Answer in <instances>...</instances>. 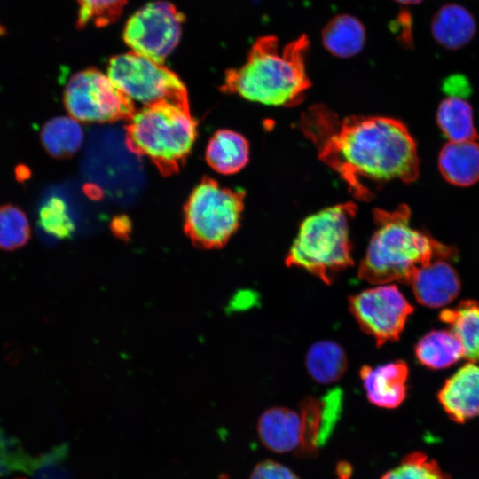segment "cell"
I'll use <instances>...</instances> for the list:
<instances>
[{
    "label": "cell",
    "mask_w": 479,
    "mask_h": 479,
    "mask_svg": "<svg viewBox=\"0 0 479 479\" xmlns=\"http://www.w3.org/2000/svg\"><path fill=\"white\" fill-rule=\"evenodd\" d=\"M318 156L347 184L352 196L370 201L365 182H414L420 174L417 145L406 125L386 116L340 118L321 104L311 106L298 123Z\"/></svg>",
    "instance_id": "cell-1"
},
{
    "label": "cell",
    "mask_w": 479,
    "mask_h": 479,
    "mask_svg": "<svg viewBox=\"0 0 479 479\" xmlns=\"http://www.w3.org/2000/svg\"><path fill=\"white\" fill-rule=\"evenodd\" d=\"M308 47L305 35L281 49L275 36L260 37L245 64L225 72L221 90L266 106H296L310 87L305 69Z\"/></svg>",
    "instance_id": "cell-2"
},
{
    "label": "cell",
    "mask_w": 479,
    "mask_h": 479,
    "mask_svg": "<svg viewBox=\"0 0 479 479\" xmlns=\"http://www.w3.org/2000/svg\"><path fill=\"white\" fill-rule=\"evenodd\" d=\"M375 230L358 268L360 279L373 285L409 284L414 272L436 257L452 259L456 251L411 226L406 205L373 211Z\"/></svg>",
    "instance_id": "cell-3"
},
{
    "label": "cell",
    "mask_w": 479,
    "mask_h": 479,
    "mask_svg": "<svg viewBox=\"0 0 479 479\" xmlns=\"http://www.w3.org/2000/svg\"><path fill=\"white\" fill-rule=\"evenodd\" d=\"M126 122L125 142L130 152L147 158L164 176L179 171L197 136L189 106L169 102L144 106Z\"/></svg>",
    "instance_id": "cell-4"
},
{
    "label": "cell",
    "mask_w": 479,
    "mask_h": 479,
    "mask_svg": "<svg viewBox=\"0 0 479 479\" xmlns=\"http://www.w3.org/2000/svg\"><path fill=\"white\" fill-rule=\"evenodd\" d=\"M357 206L337 204L307 216L285 259L288 267L301 268L330 285L337 273L353 265L349 224Z\"/></svg>",
    "instance_id": "cell-5"
},
{
    "label": "cell",
    "mask_w": 479,
    "mask_h": 479,
    "mask_svg": "<svg viewBox=\"0 0 479 479\" xmlns=\"http://www.w3.org/2000/svg\"><path fill=\"white\" fill-rule=\"evenodd\" d=\"M245 192L221 186L205 177L194 187L184 208L185 232L203 248L224 247L240 226Z\"/></svg>",
    "instance_id": "cell-6"
},
{
    "label": "cell",
    "mask_w": 479,
    "mask_h": 479,
    "mask_svg": "<svg viewBox=\"0 0 479 479\" xmlns=\"http://www.w3.org/2000/svg\"><path fill=\"white\" fill-rule=\"evenodd\" d=\"M107 75L127 97L143 106L160 102L189 106L186 87L177 74L133 51L112 57Z\"/></svg>",
    "instance_id": "cell-7"
},
{
    "label": "cell",
    "mask_w": 479,
    "mask_h": 479,
    "mask_svg": "<svg viewBox=\"0 0 479 479\" xmlns=\"http://www.w3.org/2000/svg\"><path fill=\"white\" fill-rule=\"evenodd\" d=\"M262 443L276 452L314 453L326 440V425L318 404L302 401L300 410L275 407L265 411L258 421Z\"/></svg>",
    "instance_id": "cell-8"
},
{
    "label": "cell",
    "mask_w": 479,
    "mask_h": 479,
    "mask_svg": "<svg viewBox=\"0 0 479 479\" xmlns=\"http://www.w3.org/2000/svg\"><path fill=\"white\" fill-rule=\"evenodd\" d=\"M64 104L70 116L82 122L127 121L136 110L134 102L96 68L79 71L69 78Z\"/></svg>",
    "instance_id": "cell-9"
},
{
    "label": "cell",
    "mask_w": 479,
    "mask_h": 479,
    "mask_svg": "<svg viewBox=\"0 0 479 479\" xmlns=\"http://www.w3.org/2000/svg\"><path fill=\"white\" fill-rule=\"evenodd\" d=\"M185 17L167 1L142 6L127 20L122 38L131 51L162 63L177 46Z\"/></svg>",
    "instance_id": "cell-10"
},
{
    "label": "cell",
    "mask_w": 479,
    "mask_h": 479,
    "mask_svg": "<svg viewBox=\"0 0 479 479\" xmlns=\"http://www.w3.org/2000/svg\"><path fill=\"white\" fill-rule=\"evenodd\" d=\"M351 314L378 346L398 340L413 307L394 284L378 285L351 295Z\"/></svg>",
    "instance_id": "cell-11"
},
{
    "label": "cell",
    "mask_w": 479,
    "mask_h": 479,
    "mask_svg": "<svg viewBox=\"0 0 479 479\" xmlns=\"http://www.w3.org/2000/svg\"><path fill=\"white\" fill-rule=\"evenodd\" d=\"M451 260L436 257L414 272L409 284L418 302L429 308H440L458 296L460 279Z\"/></svg>",
    "instance_id": "cell-12"
},
{
    "label": "cell",
    "mask_w": 479,
    "mask_h": 479,
    "mask_svg": "<svg viewBox=\"0 0 479 479\" xmlns=\"http://www.w3.org/2000/svg\"><path fill=\"white\" fill-rule=\"evenodd\" d=\"M437 398L453 421L479 417V366L473 363L461 366L445 381Z\"/></svg>",
    "instance_id": "cell-13"
},
{
    "label": "cell",
    "mask_w": 479,
    "mask_h": 479,
    "mask_svg": "<svg viewBox=\"0 0 479 479\" xmlns=\"http://www.w3.org/2000/svg\"><path fill=\"white\" fill-rule=\"evenodd\" d=\"M408 374V365L402 360L375 367L364 365L359 372L367 399L389 409L397 408L405 399Z\"/></svg>",
    "instance_id": "cell-14"
},
{
    "label": "cell",
    "mask_w": 479,
    "mask_h": 479,
    "mask_svg": "<svg viewBox=\"0 0 479 479\" xmlns=\"http://www.w3.org/2000/svg\"><path fill=\"white\" fill-rule=\"evenodd\" d=\"M438 169L453 185L467 187L475 184L479 181V144L449 141L439 153Z\"/></svg>",
    "instance_id": "cell-15"
},
{
    "label": "cell",
    "mask_w": 479,
    "mask_h": 479,
    "mask_svg": "<svg viewBox=\"0 0 479 479\" xmlns=\"http://www.w3.org/2000/svg\"><path fill=\"white\" fill-rule=\"evenodd\" d=\"M475 31L474 16L467 9L456 4L442 6L431 20L433 37L449 50H457L467 44Z\"/></svg>",
    "instance_id": "cell-16"
},
{
    "label": "cell",
    "mask_w": 479,
    "mask_h": 479,
    "mask_svg": "<svg viewBox=\"0 0 479 479\" xmlns=\"http://www.w3.org/2000/svg\"><path fill=\"white\" fill-rule=\"evenodd\" d=\"M249 145L240 133L231 130H217L206 149V160L216 172L231 175L242 169L248 161Z\"/></svg>",
    "instance_id": "cell-17"
},
{
    "label": "cell",
    "mask_w": 479,
    "mask_h": 479,
    "mask_svg": "<svg viewBox=\"0 0 479 479\" xmlns=\"http://www.w3.org/2000/svg\"><path fill=\"white\" fill-rule=\"evenodd\" d=\"M439 318L460 342L463 357L479 363V302L462 301L454 308L443 310Z\"/></svg>",
    "instance_id": "cell-18"
},
{
    "label": "cell",
    "mask_w": 479,
    "mask_h": 479,
    "mask_svg": "<svg viewBox=\"0 0 479 479\" xmlns=\"http://www.w3.org/2000/svg\"><path fill=\"white\" fill-rule=\"evenodd\" d=\"M436 122L444 135L452 142L476 141L473 109L463 97L448 96L437 108Z\"/></svg>",
    "instance_id": "cell-19"
},
{
    "label": "cell",
    "mask_w": 479,
    "mask_h": 479,
    "mask_svg": "<svg viewBox=\"0 0 479 479\" xmlns=\"http://www.w3.org/2000/svg\"><path fill=\"white\" fill-rule=\"evenodd\" d=\"M365 40V32L362 23L347 14L332 19L322 32L325 48L340 58L357 54L362 50Z\"/></svg>",
    "instance_id": "cell-20"
},
{
    "label": "cell",
    "mask_w": 479,
    "mask_h": 479,
    "mask_svg": "<svg viewBox=\"0 0 479 479\" xmlns=\"http://www.w3.org/2000/svg\"><path fill=\"white\" fill-rule=\"evenodd\" d=\"M415 355L423 365L442 369L463 357V349L451 331L434 330L420 339L415 346Z\"/></svg>",
    "instance_id": "cell-21"
},
{
    "label": "cell",
    "mask_w": 479,
    "mask_h": 479,
    "mask_svg": "<svg viewBox=\"0 0 479 479\" xmlns=\"http://www.w3.org/2000/svg\"><path fill=\"white\" fill-rule=\"evenodd\" d=\"M40 138L46 152L63 159L75 153L82 146L83 131L79 122L71 116L49 120L42 128Z\"/></svg>",
    "instance_id": "cell-22"
},
{
    "label": "cell",
    "mask_w": 479,
    "mask_h": 479,
    "mask_svg": "<svg viewBox=\"0 0 479 479\" xmlns=\"http://www.w3.org/2000/svg\"><path fill=\"white\" fill-rule=\"evenodd\" d=\"M310 375L320 383H332L345 373L348 360L344 349L332 341H320L312 344L305 357Z\"/></svg>",
    "instance_id": "cell-23"
},
{
    "label": "cell",
    "mask_w": 479,
    "mask_h": 479,
    "mask_svg": "<svg viewBox=\"0 0 479 479\" xmlns=\"http://www.w3.org/2000/svg\"><path fill=\"white\" fill-rule=\"evenodd\" d=\"M31 229L25 212L19 207L0 206V249L13 251L29 240Z\"/></svg>",
    "instance_id": "cell-24"
},
{
    "label": "cell",
    "mask_w": 479,
    "mask_h": 479,
    "mask_svg": "<svg viewBox=\"0 0 479 479\" xmlns=\"http://www.w3.org/2000/svg\"><path fill=\"white\" fill-rule=\"evenodd\" d=\"M40 228L55 239H66L75 231V224L67 203L58 196L49 198L40 208L38 215Z\"/></svg>",
    "instance_id": "cell-25"
},
{
    "label": "cell",
    "mask_w": 479,
    "mask_h": 479,
    "mask_svg": "<svg viewBox=\"0 0 479 479\" xmlns=\"http://www.w3.org/2000/svg\"><path fill=\"white\" fill-rule=\"evenodd\" d=\"M78 4L76 26L82 29L88 24L98 27L115 22L122 14L127 0H75Z\"/></svg>",
    "instance_id": "cell-26"
},
{
    "label": "cell",
    "mask_w": 479,
    "mask_h": 479,
    "mask_svg": "<svg viewBox=\"0 0 479 479\" xmlns=\"http://www.w3.org/2000/svg\"><path fill=\"white\" fill-rule=\"evenodd\" d=\"M381 479H450L439 465L426 454L414 452L388 471Z\"/></svg>",
    "instance_id": "cell-27"
},
{
    "label": "cell",
    "mask_w": 479,
    "mask_h": 479,
    "mask_svg": "<svg viewBox=\"0 0 479 479\" xmlns=\"http://www.w3.org/2000/svg\"><path fill=\"white\" fill-rule=\"evenodd\" d=\"M251 479H298L285 466L271 460L258 464L253 470Z\"/></svg>",
    "instance_id": "cell-28"
},
{
    "label": "cell",
    "mask_w": 479,
    "mask_h": 479,
    "mask_svg": "<svg viewBox=\"0 0 479 479\" xmlns=\"http://www.w3.org/2000/svg\"><path fill=\"white\" fill-rule=\"evenodd\" d=\"M444 90L448 96H459L465 98L470 91V86L462 75L449 76L444 82Z\"/></svg>",
    "instance_id": "cell-29"
},
{
    "label": "cell",
    "mask_w": 479,
    "mask_h": 479,
    "mask_svg": "<svg viewBox=\"0 0 479 479\" xmlns=\"http://www.w3.org/2000/svg\"><path fill=\"white\" fill-rule=\"evenodd\" d=\"M252 301L253 296L251 297V293L246 294L244 292V294H239V296H237L232 303L235 305L236 309L240 307L245 308L247 304H250Z\"/></svg>",
    "instance_id": "cell-30"
},
{
    "label": "cell",
    "mask_w": 479,
    "mask_h": 479,
    "mask_svg": "<svg viewBox=\"0 0 479 479\" xmlns=\"http://www.w3.org/2000/svg\"><path fill=\"white\" fill-rule=\"evenodd\" d=\"M395 1L400 4H420L423 0H395Z\"/></svg>",
    "instance_id": "cell-31"
},
{
    "label": "cell",
    "mask_w": 479,
    "mask_h": 479,
    "mask_svg": "<svg viewBox=\"0 0 479 479\" xmlns=\"http://www.w3.org/2000/svg\"><path fill=\"white\" fill-rule=\"evenodd\" d=\"M5 34L4 27L0 24V36L4 35Z\"/></svg>",
    "instance_id": "cell-32"
}]
</instances>
